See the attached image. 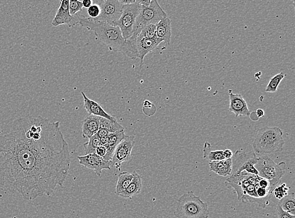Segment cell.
<instances>
[{
	"mask_svg": "<svg viewBox=\"0 0 295 218\" xmlns=\"http://www.w3.org/2000/svg\"><path fill=\"white\" fill-rule=\"evenodd\" d=\"M70 163L58 121L29 115L0 130V187L23 200L50 196L63 187Z\"/></svg>",
	"mask_w": 295,
	"mask_h": 218,
	"instance_id": "1",
	"label": "cell"
},
{
	"mask_svg": "<svg viewBox=\"0 0 295 218\" xmlns=\"http://www.w3.org/2000/svg\"><path fill=\"white\" fill-rule=\"evenodd\" d=\"M79 24L95 33L96 38L106 45L111 51L122 53L130 59H139L136 42L123 38L120 28L104 21H95L83 17Z\"/></svg>",
	"mask_w": 295,
	"mask_h": 218,
	"instance_id": "2",
	"label": "cell"
},
{
	"mask_svg": "<svg viewBox=\"0 0 295 218\" xmlns=\"http://www.w3.org/2000/svg\"><path fill=\"white\" fill-rule=\"evenodd\" d=\"M284 143L279 127L266 126L256 131L252 147L256 155H273L281 152Z\"/></svg>",
	"mask_w": 295,
	"mask_h": 218,
	"instance_id": "3",
	"label": "cell"
},
{
	"mask_svg": "<svg viewBox=\"0 0 295 218\" xmlns=\"http://www.w3.org/2000/svg\"><path fill=\"white\" fill-rule=\"evenodd\" d=\"M174 214L176 218H208L209 211L207 203L189 191L178 199Z\"/></svg>",
	"mask_w": 295,
	"mask_h": 218,
	"instance_id": "4",
	"label": "cell"
},
{
	"mask_svg": "<svg viewBox=\"0 0 295 218\" xmlns=\"http://www.w3.org/2000/svg\"><path fill=\"white\" fill-rule=\"evenodd\" d=\"M166 17H168V15L160 6L157 0H152L149 6H142L135 23L133 34L129 39L136 42L137 37L144 27L151 24L156 25Z\"/></svg>",
	"mask_w": 295,
	"mask_h": 218,
	"instance_id": "5",
	"label": "cell"
},
{
	"mask_svg": "<svg viewBox=\"0 0 295 218\" xmlns=\"http://www.w3.org/2000/svg\"><path fill=\"white\" fill-rule=\"evenodd\" d=\"M255 167L258 172L259 176L266 179L269 182L271 192L279 183L284 174L281 164H277L268 156L263 155L258 158Z\"/></svg>",
	"mask_w": 295,
	"mask_h": 218,
	"instance_id": "6",
	"label": "cell"
},
{
	"mask_svg": "<svg viewBox=\"0 0 295 218\" xmlns=\"http://www.w3.org/2000/svg\"><path fill=\"white\" fill-rule=\"evenodd\" d=\"M142 5L138 3L123 5L121 17L114 23L119 27L124 38L129 39L134 33V27L137 17L139 14Z\"/></svg>",
	"mask_w": 295,
	"mask_h": 218,
	"instance_id": "7",
	"label": "cell"
},
{
	"mask_svg": "<svg viewBox=\"0 0 295 218\" xmlns=\"http://www.w3.org/2000/svg\"><path fill=\"white\" fill-rule=\"evenodd\" d=\"M232 160V172L231 175L240 174L243 171L249 174L258 175V170L255 167L258 158L254 151L243 152L237 150L235 155H233Z\"/></svg>",
	"mask_w": 295,
	"mask_h": 218,
	"instance_id": "8",
	"label": "cell"
},
{
	"mask_svg": "<svg viewBox=\"0 0 295 218\" xmlns=\"http://www.w3.org/2000/svg\"><path fill=\"white\" fill-rule=\"evenodd\" d=\"M123 5L119 0H102L100 5L101 14L97 18L92 19L95 21H104L113 25L121 16Z\"/></svg>",
	"mask_w": 295,
	"mask_h": 218,
	"instance_id": "9",
	"label": "cell"
},
{
	"mask_svg": "<svg viewBox=\"0 0 295 218\" xmlns=\"http://www.w3.org/2000/svg\"><path fill=\"white\" fill-rule=\"evenodd\" d=\"M135 145V136H127L119 143L114 153L111 162L117 170H121V164L130 161L132 158V151Z\"/></svg>",
	"mask_w": 295,
	"mask_h": 218,
	"instance_id": "10",
	"label": "cell"
},
{
	"mask_svg": "<svg viewBox=\"0 0 295 218\" xmlns=\"http://www.w3.org/2000/svg\"><path fill=\"white\" fill-rule=\"evenodd\" d=\"M79 163L87 169L93 170L97 176L101 177L102 170H111L112 162L106 161L95 153L78 156Z\"/></svg>",
	"mask_w": 295,
	"mask_h": 218,
	"instance_id": "11",
	"label": "cell"
},
{
	"mask_svg": "<svg viewBox=\"0 0 295 218\" xmlns=\"http://www.w3.org/2000/svg\"><path fill=\"white\" fill-rule=\"evenodd\" d=\"M69 0H61L60 6L52 22L54 27H58L62 25H67L69 27L79 24L80 19L83 16H71L69 12Z\"/></svg>",
	"mask_w": 295,
	"mask_h": 218,
	"instance_id": "12",
	"label": "cell"
},
{
	"mask_svg": "<svg viewBox=\"0 0 295 218\" xmlns=\"http://www.w3.org/2000/svg\"><path fill=\"white\" fill-rule=\"evenodd\" d=\"M230 98V106L228 110L234 113L236 117L250 116L251 113L248 108L247 104L241 94H234L232 91H228Z\"/></svg>",
	"mask_w": 295,
	"mask_h": 218,
	"instance_id": "13",
	"label": "cell"
},
{
	"mask_svg": "<svg viewBox=\"0 0 295 218\" xmlns=\"http://www.w3.org/2000/svg\"><path fill=\"white\" fill-rule=\"evenodd\" d=\"M162 42L159 39L152 40L149 38L140 37L138 36L136 38V48L140 59V66L142 68L145 55L153 52L157 48Z\"/></svg>",
	"mask_w": 295,
	"mask_h": 218,
	"instance_id": "14",
	"label": "cell"
},
{
	"mask_svg": "<svg viewBox=\"0 0 295 218\" xmlns=\"http://www.w3.org/2000/svg\"><path fill=\"white\" fill-rule=\"evenodd\" d=\"M156 35L158 39L164 42L167 46H170L172 38V20L168 16L162 18L156 25Z\"/></svg>",
	"mask_w": 295,
	"mask_h": 218,
	"instance_id": "15",
	"label": "cell"
},
{
	"mask_svg": "<svg viewBox=\"0 0 295 218\" xmlns=\"http://www.w3.org/2000/svg\"><path fill=\"white\" fill-rule=\"evenodd\" d=\"M81 93L83 96V102H84V108L86 109V110L89 113V115H96V116L104 117V118L112 121L116 119L112 115L108 114L107 112H106L104 109L102 108L101 105L94 101V100L89 99L83 91H81Z\"/></svg>",
	"mask_w": 295,
	"mask_h": 218,
	"instance_id": "16",
	"label": "cell"
},
{
	"mask_svg": "<svg viewBox=\"0 0 295 218\" xmlns=\"http://www.w3.org/2000/svg\"><path fill=\"white\" fill-rule=\"evenodd\" d=\"M127 136L125 134V130H121V131L109 134L107 143L105 145H104L106 147L107 151H106L105 157L104 158V159L106 160V161L111 162V160L112 159L113 153H114L115 149L116 148L117 145Z\"/></svg>",
	"mask_w": 295,
	"mask_h": 218,
	"instance_id": "17",
	"label": "cell"
},
{
	"mask_svg": "<svg viewBox=\"0 0 295 218\" xmlns=\"http://www.w3.org/2000/svg\"><path fill=\"white\" fill-rule=\"evenodd\" d=\"M100 117L89 115L82 123V135L84 138H89L97 134L100 129Z\"/></svg>",
	"mask_w": 295,
	"mask_h": 218,
	"instance_id": "18",
	"label": "cell"
},
{
	"mask_svg": "<svg viewBox=\"0 0 295 218\" xmlns=\"http://www.w3.org/2000/svg\"><path fill=\"white\" fill-rule=\"evenodd\" d=\"M209 169L211 172L222 177L230 176L232 172V158L209 162Z\"/></svg>",
	"mask_w": 295,
	"mask_h": 218,
	"instance_id": "19",
	"label": "cell"
},
{
	"mask_svg": "<svg viewBox=\"0 0 295 218\" xmlns=\"http://www.w3.org/2000/svg\"><path fill=\"white\" fill-rule=\"evenodd\" d=\"M133 174V179L129 186L126 188L125 191L119 194V196L121 198L131 200L133 197L139 194L142 191V177L136 171H134Z\"/></svg>",
	"mask_w": 295,
	"mask_h": 218,
	"instance_id": "20",
	"label": "cell"
},
{
	"mask_svg": "<svg viewBox=\"0 0 295 218\" xmlns=\"http://www.w3.org/2000/svg\"><path fill=\"white\" fill-rule=\"evenodd\" d=\"M133 173H132V174H130V173L127 172L120 173L118 181H117L116 188H115V194H116L117 196H119V194L125 191L126 188H127L130 182H131L132 179H133Z\"/></svg>",
	"mask_w": 295,
	"mask_h": 218,
	"instance_id": "21",
	"label": "cell"
},
{
	"mask_svg": "<svg viewBox=\"0 0 295 218\" xmlns=\"http://www.w3.org/2000/svg\"><path fill=\"white\" fill-rule=\"evenodd\" d=\"M204 159H208L209 162L219 161L225 159L223 155V150H212V146L208 142H205L203 148Z\"/></svg>",
	"mask_w": 295,
	"mask_h": 218,
	"instance_id": "22",
	"label": "cell"
},
{
	"mask_svg": "<svg viewBox=\"0 0 295 218\" xmlns=\"http://www.w3.org/2000/svg\"><path fill=\"white\" fill-rule=\"evenodd\" d=\"M100 128L106 130L110 133L121 131V130H125V128L121 124L119 123L117 119L112 121L104 118V117H100Z\"/></svg>",
	"mask_w": 295,
	"mask_h": 218,
	"instance_id": "23",
	"label": "cell"
},
{
	"mask_svg": "<svg viewBox=\"0 0 295 218\" xmlns=\"http://www.w3.org/2000/svg\"><path fill=\"white\" fill-rule=\"evenodd\" d=\"M280 207L286 212L291 215H295V200L294 194L284 197L281 200H279L278 204Z\"/></svg>",
	"mask_w": 295,
	"mask_h": 218,
	"instance_id": "24",
	"label": "cell"
},
{
	"mask_svg": "<svg viewBox=\"0 0 295 218\" xmlns=\"http://www.w3.org/2000/svg\"><path fill=\"white\" fill-rule=\"evenodd\" d=\"M102 143L100 141V138L97 134L90 137L89 138L88 142L85 143L83 145L85 149V155L88 154L95 153V149L97 147L102 146Z\"/></svg>",
	"mask_w": 295,
	"mask_h": 218,
	"instance_id": "25",
	"label": "cell"
},
{
	"mask_svg": "<svg viewBox=\"0 0 295 218\" xmlns=\"http://www.w3.org/2000/svg\"><path fill=\"white\" fill-rule=\"evenodd\" d=\"M285 76V74L281 72L276 74L273 78H271L270 80H269L268 85H267L266 89H265L266 92L275 93L277 91L278 88L280 83H281Z\"/></svg>",
	"mask_w": 295,
	"mask_h": 218,
	"instance_id": "26",
	"label": "cell"
},
{
	"mask_svg": "<svg viewBox=\"0 0 295 218\" xmlns=\"http://www.w3.org/2000/svg\"><path fill=\"white\" fill-rule=\"evenodd\" d=\"M138 36L140 37L149 38L152 40H157V35H156V25L151 24L147 25L141 31Z\"/></svg>",
	"mask_w": 295,
	"mask_h": 218,
	"instance_id": "27",
	"label": "cell"
},
{
	"mask_svg": "<svg viewBox=\"0 0 295 218\" xmlns=\"http://www.w3.org/2000/svg\"><path fill=\"white\" fill-rule=\"evenodd\" d=\"M288 190H289V188L286 187V183H283L281 185H278L273 190L274 196L277 200H281L284 197L288 195Z\"/></svg>",
	"mask_w": 295,
	"mask_h": 218,
	"instance_id": "28",
	"label": "cell"
},
{
	"mask_svg": "<svg viewBox=\"0 0 295 218\" xmlns=\"http://www.w3.org/2000/svg\"><path fill=\"white\" fill-rule=\"evenodd\" d=\"M83 6L80 0H69V12L71 16H76L83 10Z\"/></svg>",
	"mask_w": 295,
	"mask_h": 218,
	"instance_id": "29",
	"label": "cell"
},
{
	"mask_svg": "<svg viewBox=\"0 0 295 218\" xmlns=\"http://www.w3.org/2000/svg\"><path fill=\"white\" fill-rule=\"evenodd\" d=\"M87 14L89 18H96L101 14V8L97 4H93L90 7L87 8Z\"/></svg>",
	"mask_w": 295,
	"mask_h": 218,
	"instance_id": "30",
	"label": "cell"
},
{
	"mask_svg": "<svg viewBox=\"0 0 295 218\" xmlns=\"http://www.w3.org/2000/svg\"><path fill=\"white\" fill-rule=\"evenodd\" d=\"M277 218H295V216L284 211L278 204L277 207Z\"/></svg>",
	"mask_w": 295,
	"mask_h": 218,
	"instance_id": "31",
	"label": "cell"
},
{
	"mask_svg": "<svg viewBox=\"0 0 295 218\" xmlns=\"http://www.w3.org/2000/svg\"><path fill=\"white\" fill-rule=\"evenodd\" d=\"M106 151H107L106 147L104 145H102V146H98L96 148L95 154L104 158L105 157Z\"/></svg>",
	"mask_w": 295,
	"mask_h": 218,
	"instance_id": "32",
	"label": "cell"
},
{
	"mask_svg": "<svg viewBox=\"0 0 295 218\" xmlns=\"http://www.w3.org/2000/svg\"><path fill=\"white\" fill-rule=\"evenodd\" d=\"M109 134H110V132L106 131L105 129H101V128H100L99 130H98V132H97V134L100 138L108 137Z\"/></svg>",
	"mask_w": 295,
	"mask_h": 218,
	"instance_id": "33",
	"label": "cell"
},
{
	"mask_svg": "<svg viewBox=\"0 0 295 218\" xmlns=\"http://www.w3.org/2000/svg\"><path fill=\"white\" fill-rule=\"evenodd\" d=\"M232 151L230 149H226L225 150H223V155L225 159H228V158H232L233 157Z\"/></svg>",
	"mask_w": 295,
	"mask_h": 218,
	"instance_id": "34",
	"label": "cell"
},
{
	"mask_svg": "<svg viewBox=\"0 0 295 218\" xmlns=\"http://www.w3.org/2000/svg\"><path fill=\"white\" fill-rule=\"evenodd\" d=\"M81 3L83 4V7L87 9L93 5V0H81Z\"/></svg>",
	"mask_w": 295,
	"mask_h": 218,
	"instance_id": "35",
	"label": "cell"
},
{
	"mask_svg": "<svg viewBox=\"0 0 295 218\" xmlns=\"http://www.w3.org/2000/svg\"><path fill=\"white\" fill-rule=\"evenodd\" d=\"M152 0H136V3L142 6H147L150 5Z\"/></svg>",
	"mask_w": 295,
	"mask_h": 218,
	"instance_id": "36",
	"label": "cell"
},
{
	"mask_svg": "<svg viewBox=\"0 0 295 218\" xmlns=\"http://www.w3.org/2000/svg\"><path fill=\"white\" fill-rule=\"evenodd\" d=\"M119 1L122 5H129V4L136 3V0H119Z\"/></svg>",
	"mask_w": 295,
	"mask_h": 218,
	"instance_id": "37",
	"label": "cell"
},
{
	"mask_svg": "<svg viewBox=\"0 0 295 218\" xmlns=\"http://www.w3.org/2000/svg\"><path fill=\"white\" fill-rule=\"evenodd\" d=\"M256 114L258 118H260V117L264 116V110H263L261 109H258V110H256Z\"/></svg>",
	"mask_w": 295,
	"mask_h": 218,
	"instance_id": "38",
	"label": "cell"
}]
</instances>
